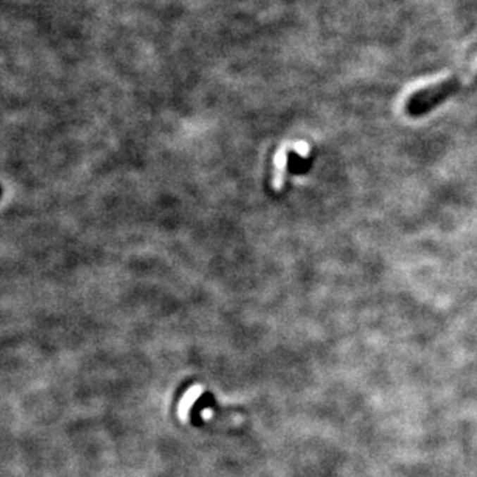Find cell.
<instances>
[{
	"mask_svg": "<svg viewBox=\"0 0 477 477\" xmlns=\"http://www.w3.org/2000/svg\"><path fill=\"white\" fill-rule=\"evenodd\" d=\"M477 78V58L471 66L465 67L462 71L456 76L447 78L439 82H434L425 88H419L414 93L409 96L407 101V111L411 116H420L435 107L445 96L454 93L459 88H462L466 84H471Z\"/></svg>",
	"mask_w": 477,
	"mask_h": 477,
	"instance_id": "6da1fadb",
	"label": "cell"
},
{
	"mask_svg": "<svg viewBox=\"0 0 477 477\" xmlns=\"http://www.w3.org/2000/svg\"><path fill=\"white\" fill-rule=\"evenodd\" d=\"M285 171H286V151L280 150L277 155V173H275V189H280L283 181H285Z\"/></svg>",
	"mask_w": 477,
	"mask_h": 477,
	"instance_id": "7a4b0ae2",
	"label": "cell"
}]
</instances>
